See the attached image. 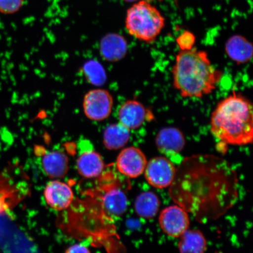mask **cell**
Returning <instances> with one entry per match:
<instances>
[{"mask_svg": "<svg viewBox=\"0 0 253 253\" xmlns=\"http://www.w3.org/2000/svg\"><path fill=\"white\" fill-rule=\"evenodd\" d=\"M238 178L230 163L213 155L184 158L176 169L169 195L176 205L205 224L230 210L238 199Z\"/></svg>", "mask_w": 253, "mask_h": 253, "instance_id": "cell-1", "label": "cell"}, {"mask_svg": "<svg viewBox=\"0 0 253 253\" xmlns=\"http://www.w3.org/2000/svg\"><path fill=\"white\" fill-rule=\"evenodd\" d=\"M173 84L183 97L202 98L213 92L222 72L203 50H181L172 68Z\"/></svg>", "mask_w": 253, "mask_h": 253, "instance_id": "cell-2", "label": "cell"}, {"mask_svg": "<svg viewBox=\"0 0 253 253\" xmlns=\"http://www.w3.org/2000/svg\"><path fill=\"white\" fill-rule=\"evenodd\" d=\"M211 131L222 143L243 146L253 138L252 104L242 94L233 91L217 104L211 114Z\"/></svg>", "mask_w": 253, "mask_h": 253, "instance_id": "cell-3", "label": "cell"}, {"mask_svg": "<svg viewBox=\"0 0 253 253\" xmlns=\"http://www.w3.org/2000/svg\"><path fill=\"white\" fill-rule=\"evenodd\" d=\"M165 21L158 9L145 0L135 3L126 11V28L135 39L151 43L163 30Z\"/></svg>", "mask_w": 253, "mask_h": 253, "instance_id": "cell-4", "label": "cell"}, {"mask_svg": "<svg viewBox=\"0 0 253 253\" xmlns=\"http://www.w3.org/2000/svg\"><path fill=\"white\" fill-rule=\"evenodd\" d=\"M130 188L128 179H117L104 189L101 204L104 214L110 219L121 217L128 207L126 192Z\"/></svg>", "mask_w": 253, "mask_h": 253, "instance_id": "cell-5", "label": "cell"}, {"mask_svg": "<svg viewBox=\"0 0 253 253\" xmlns=\"http://www.w3.org/2000/svg\"><path fill=\"white\" fill-rule=\"evenodd\" d=\"M112 94L105 89L96 88L85 94L83 109L85 116L91 121L101 122L109 118L113 107Z\"/></svg>", "mask_w": 253, "mask_h": 253, "instance_id": "cell-6", "label": "cell"}, {"mask_svg": "<svg viewBox=\"0 0 253 253\" xmlns=\"http://www.w3.org/2000/svg\"><path fill=\"white\" fill-rule=\"evenodd\" d=\"M176 168L171 161L164 157L153 158L147 163L144 170L147 181L153 187L164 189L171 185Z\"/></svg>", "mask_w": 253, "mask_h": 253, "instance_id": "cell-7", "label": "cell"}, {"mask_svg": "<svg viewBox=\"0 0 253 253\" xmlns=\"http://www.w3.org/2000/svg\"><path fill=\"white\" fill-rule=\"evenodd\" d=\"M159 224L161 229L167 235L179 237L189 229V215L179 206H170L161 211L159 217Z\"/></svg>", "mask_w": 253, "mask_h": 253, "instance_id": "cell-8", "label": "cell"}, {"mask_svg": "<svg viewBox=\"0 0 253 253\" xmlns=\"http://www.w3.org/2000/svg\"><path fill=\"white\" fill-rule=\"evenodd\" d=\"M146 157L140 149L129 147L123 149L116 160L118 171L126 177L136 178L144 172L147 166Z\"/></svg>", "mask_w": 253, "mask_h": 253, "instance_id": "cell-9", "label": "cell"}, {"mask_svg": "<svg viewBox=\"0 0 253 253\" xmlns=\"http://www.w3.org/2000/svg\"><path fill=\"white\" fill-rule=\"evenodd\" d=\"M81 150L77 161L79 173L86 178L99 176L104 169L102 156L93 149L88 141L82 142Z\"/></svg>", "mask_w": 253, "mask_h": 253, "instance_id": "cell-10", "label": "cell"}, {"mask_svg": "<svg viewBox=\"0 0 253 253\" xmlns=\"http://www.w3.org/2000/svg\"><path fill=\"white\" fill-rule=\"evenodd\" d=\"M118 117L120 124L131 130L140 128L148 120L153 118L149 110L137 100L126 101L119 107Z\"/></svg>", "mask_w": 253, "mask_h": 253, "instance_id": "cell-11", "label": "cell"}, {"mask_svg": "<svg viewBox=\"0 0 253 253\" xmlns=\"http://www.w3.org/2000/svg\"><path fill=\"white\" fill-rule=\"evenodd\" d=\"M43 194L46 204L56 211L66 210L74 200V193L70 186L59 181L47 183Z\"/></svg>", "mask_w": 253, "mask_h": 253, "instance_id": "cell-12", "label": "cell"}, {"mask_svg": "<svg viewBox=\"0 0 253 253\" xmlns=\"http://www.w3.org/2000/svg\"><path fill=\"white\" fill-rule=\"evenodd\" d=\"M156 143L160 153L168 157L176 156L185 145L184 135L175 127H166L158 132Z\"/></svg>", "mask_w": 253, "mask_h": 253, "instance_id": "cell-13", "label": "cell"}, {"mask_svg": "<svg viewBox=\"0 0 253 253\" xmlns=\"http://www.w3.org/2000/svg\"><path fill=\"white\" fill-rule=\"evenodd\" d=\"M99 50L101 56L106 61L117 62L125 57L128 44L125 38L121 35L109 33L101 40Z\"/></svg>", "mask_w": 253, "mask_h": 253, "instance_id": "cell-14", "label": "cell"}, {"mask_svg": "<svg viewBox=\"0 0 253 253\" xmlns=\"http://www.w3.org/2000/svg\"><path fill=\"white\" fill-rule=\"evenodd\" d=\"M44 172L52 178H61L68 172V158L63 152H47L42 158Z\"/></svg>", "mask_w": 253, "mask_h": 253, "instance_id": "cell-15", "label": "cell"}, {"mask_svg": "<svg viewBox=\"0 0 253 253\" xmlns=\"http://www.w3.org/2000/svg\"><path fill=\"white\" fill-rule=\"evenodd\" d=\"M225 50L229 58L237 63L248 62L253 56L252 43L239 35L231 37L227 41Z\"/></svg>", "mask_w": 253, "mask_h": 253, "instance_id": "cell-16", "label": "cell"}, {"mask_svg": "<svg viewBox=\"0 0 253 253\" xmlns=\"http://www.w3.org/2000/svg\"><path fill=\"white\" fill-rule=\"evenodd\" d=\"M129 131L120 123L109 125L103 131L104 147L109 150L121 149L128 143L130 138Z\"/></svg>", "mask_w": 253, "mask_h": 253, "instance_id": "cell-17", "label": "cell"}, {"mask_svg": "<svg viewBox=\"0 0 253 253\" xmlns=\"http://www.w3.org/2000/svg\"><path fill=\"white\" fill-rule=\"evenodd\" d=\"M207 242L203 233L198 229L186 230L180 236L178 249L180 253H205Z\"/></svg>", "mask_w": 253, "mask_h": 253, "instance_id": "cell-18", "label": "cell"}, {"mask_svg": "<svg viewBox=\"0 0 253 253\" xmlns=\"http://www.w3.org/2000/svg\"><path fill=\"white\" fill-rule=\"evenodd\" d=\"M160 206V199L156 194L150 191L144 192L136 198L134 209L139 216L151 219L156 216Z\"/></svg>", "mask_w": 253, "mask_h": 253, "instance_id": "cell-19", "label": "cell"}, {"mask_svg": "<svg viewBox=\"0 0 253 253\" xmlns=\"http://www.w3.org/2000/svg\"><path fill=\"white\" fill-rule=\"evenodd\" d=\"M83 71L87 81L91 84L101 85L106 81V73L102 65L96 61H89L85 63Z\"/></svg>", "mask_w": 253, "mask_h": 253, "instance_id": "cell-20", "label": "cell"}, {"mask_svg": "<svg viewBox=\"0 0 253 253\" xmlns=\"http://www.w3.org/2000/svg\"><path fill=\"white\" fill-rule=\"evenodd\" d=\"M24 0H0V13L12 14L23 7Z\"/></svg>", "mask_w": 253, "mask_h": 253, "instance_id": "cell-21", "label": "cell"}, {"mask_svg": "<svg viewBox=\"0 0 253 253\" xmlns=\"http://www.w3.org/2000/svg\"><path fill=\"white\" fill-rule=\"evenodd\" d=\"M195 39L194 35L190 32L186 31L180 36L177 39V43L181 47V50H189L192 49L195 43Z\"/></svg>", "mask_w": 253, "mask_h": 253, "instance_id": "cell-22", "label": "cell"}, {"mask_svg": "<svg viewBox=\"0 0 253 253\" xmlns=\"http://www.w3.org/2000/svg\"><path fill=\"white\" fill-rule=\"evenodd\" d=\"M65 253H90L86 246L82 245H74L66 250Z\"/></svg>", "mask_w": 253, "mask_h": 253, "instance_id": "cell-23", "label": "cell"}, {"mask_svg": "<svg viewBox=\"0 0 253 253\" xmlns=\"http://www.w3.org/2000/svg\"><path fill=\"white\" fill-rule=\"evenodd\" d=\"M126 2H134L137 1L138 0H124Z\"/></svg>", "mask_w": 253, "mask_h": 253, "instance_id": "cell-24", "label": "cell"}, {"mask_svg": "<svg viewBox=\"0 0 253 253\" xmlns=\"http://www.w3.org/2000/svg\"><path fill=\"white\" fill-rule=\"evenodd\" d=\"M214 253H224L221 252H214Z\"/></svg>", "mask_w": 253, "mask_h": 253, "instance_id": "cell-25", "label": "cell"}, {"mask_svg": "<svg viewBox=\"0 0 253 253\" xmlns=\"http://www.w3.org/2000/svg\"><path fill=\"white\" fill-rule=\"evenodd\" d=\"M151 1H153V0H151ZM158 1H162V0H158Z\"/></svg>", "mask_w": 253, "mask_h": 253, "instance_id": "cell-26", "label": "cell"}]
</instances>
